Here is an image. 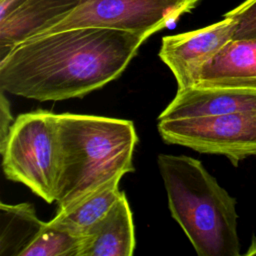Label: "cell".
Masks as SVG:
<instances>
[{
	"label": "cell",
	"mask_w": 256,
	"mask_h": 256,
	"mask_svg": "<svg viewBox=\"0 0 256 256\" xmlns=\"http://www.w3.org/2000/svg\"><path fill=\"white\" fill-rule=\"evenodd\" d=\"M146 39L96 27L31 37L0 59V88L38 101L83 97L118 78Z\"/></svg>",
	"instance_id": "1"
},
{
	"label": "cell",
	"mask_w": 256,
	"mask_h": 256,
	"mask_svg": "<svg viewBox=\"0 0 256 256\" xmlns=\"http://www.w3.org/2000/svg\"><path fill=\"white\" fill-rule=\"evenodd\" d=\"M158 167L173 219L199 256H239L236 199L198 159L159 154Z\"/></svg>",
	"instance_id": "2"
},
{
	"label": "cell",
	"mask_w": 256,
	"mask_h": 256,
	"mask_svg": "<svg viewBox=\"0 0 256 256\" xmlns=\"http://www.w3.org/2000/svg\"><path fill=\"white\" fill-rule=\"evenodd\" d=\"M57 121L62 154L59 210L135 170L138 136L132 121L73 113L57 114Z\"/></svg>",
	"instance_id": "3"
},
{
	"label": "cell",
	"mask_w": 256,
	"mask_h": 256,
	"mask_svg": "<svg viewBox=\"0 0 256 256\" xmlns=\"http://www.w3.org/2000/svg\"><path fill=\"white\" fill-rule=\"evenodd\" d=\"M5 177L27 186L47 203L56 202L62 172L57 114H20L0 143Z\"/></svg>",
	"instance_id": "4"
},
{
	"label": "cell",
	"mask_w": 256,
	"mask_h": 256,
	"mask_svg": "<svg viewBox=\"0 0 256 256\" xmlns=\"http://www.w3.org/2000/svg\"><path fill=\"white\" fill-rule=\"evenodd\" d=\"M199 0H80L66 15L34 36L83 27L109 28L148 38L185 13ZM33 36V37H34Z\"/></svg>",
	"instance_id": "5"
},
{
	"label": "cell",
	"mask_w": 256,
	"mask_h": 256,
	"mask_svg": "<svg viewBox=\"0 0 256 256\" xmlns=\"http://www.w3.org/2000/svg\"><path fill=\"white\" fill-rule=\"evenodd\" d=\"M164 142L204 154L222 155L237 167L256 156V109L215 116L159 120Z\"/></svg>",
	"instance_id": "6"
},
{
	"label": "cell",
	"mask_w": 256,
	"mask_h": 256,
	"mask_svg": "<svg viewBox=\"0 0 256 256\" xmlns=\"http://www.w3.org/2000/svg\"><path fill=\"white\" fill-rule=\"evenodd\" d=\"M235 21L228 17L209 26L162 38L159 57L171 70L177 90L196 85L200 68L233 39Z\"/></svg>",
	"instance_id": "7"
},
{
	"label": "cell",
	"mask_w": 256,
	"mask_h": 256,
	"mask_svg": "<svg viewBox=\"0 0 256 256\" xmlns=\"http://www.w3.org/2000/svg\"><path fill=\"white\" fill-rule=\"evenodd\" d=\"M195 86L256 92V38L230 40L203 64Z\"/></svg>",
	"instance_id": "8"
},
{
	"label": "cell",
	"mask_w": 256,
	"mask_h": 256,
	"mask_svg": "<svg viewBox=\"0 0 256 256\" xmlns=\"http://www.w3.org/2000/svg\"><path fill=\"white\" fill-rule=\"evenodd\" d=\"M256 109V92L192 86L177 90L158 120L215 116Z\"/></svg>",
	"instance_id": "9"
},
{
	"label": "cell",
	"mask_w": 256,
	"mask_h": 256,
	"mask_svg": "<svg viewBox=\"0 0 256 256\" xmlns=\"http://www.w3.org/2000/svg\"><path fill=\"white\" fill-rule=\"evenodd\" d=\"M136 246L133 215L124 192L82 237L78 256H131Z\"/></svg>",
	"instance_id": "10"
},
{
	"label": "cell",
	"mask_w": 256,
	"mask_h": 256,
	"mask_svg": "<svg viewBox=\"0 0 256 256\" xmlns=\"http://www.w3.org/2000/svg\"><path fill=\"white\" fill-rule=\"evenodd\" d=\"M80 0H25L0 20V59L74 9Z\"/></svg>",
	"instance_id": "11"
},
{
	"label": "cell",
	"mask_w": 256,
	"mask_h": 256,
	"mask_svg": "<svg viewBox=\"0 0 256 256\" xmlns=\"http://www.w3.org/2000/svg\"><path fill=\"white\" fill-rule=\"evenodd\" d=\"M122 177L117 176L107 181L73 204L60 209L50 221L72 235L82 238L120 197L122 191L119 190V183Z\"/></svg>",
	"instance_id": "12"
},
{
	"label": "cell",
	"mask_w": 256,
	"mask_h": 256,
	"mask_svg": "<svg viewBox=\"0 0 256 256\" xmlns=\"http://www.w3.org/2000/svg\"><path fill=\"white\" fill-rule=\"evenodd\" d=\"M0 255L21 256L36 238L45 222L40 220L30 203L0 204Z\"/></svg>",
	"instance_id": "13"
},
{
	"label": "cell",
	"mask_w": 256,
	"mask_h": 256,
	"mask_svg": "<svg viewBox=\"0 0 256 256\" xmlns=\"http://www.w3.org/2000/svg\"><path fill=\"white\" fill-rule=\"evenodd\" d=\"M81 239L51 221L45 222L21 256H78Z\"/></svg>",
	"instance_id": "14"
},
{
	"label": "cell",
	"mask_w": 256,
	"mask_h": 256,
	"mask_svg": "<svg viewBox=\"0 0 256 256\" xmlns=\"http://www.w3.org/2000/svg\"><path fill=\"white\" fill-rule=\"evenodd\" d=\"M223 17L235 21L233 39L256 38V0H245L234 9L226 12Z\"/></svg>",
	"instance_id": "15"
},
{
	"label": "cell",
	"mask_w": 256,
	"mask_h": 256,
	"mask_svg": "<svg viewBox=\"0 0 256 256\" xmlns=\"http://www.w3.org/2000/svg\"><path fill=\"white\" fill-rule=\"evenodd\" d=\"M2 91V90H1ZM4 91H2L1 93V142L4 141V139L6 138L11 125L13 124L12 122V116L10 113V109H9V103L7 101V99L4 96Z\"/></svg>",
	"instance_id": "16"
},
{
	"label": "cell",
	"mask_w": 256,
	"mask_h": 256,
	"mask_svg": "<svg viewBox=\"0 0 256 256\" xmlns=\"http://www.w3.org/2000/svg\"><path fill=\"white\" fill-rule=\"evenodd\" d=\"M25 0H0V20L4 19Z\"/></svg>",
	"instance_id": "17"
},
{
	"label": "cell",
	"mask_w": 256,
	"mask_h": 256,
	"mask_svg": "<svg viewBox=\"0 0 256 256\" xmlns=\"http://www.w3.org/2000/svg\"><path fill=\"white\" fill-rule=\"evenodd\" d=\"M245 255H256V237H253L250 246L248 247V250L244 253Z\"/></svg>",
	"instance_id": "18"
}]
</instances>
